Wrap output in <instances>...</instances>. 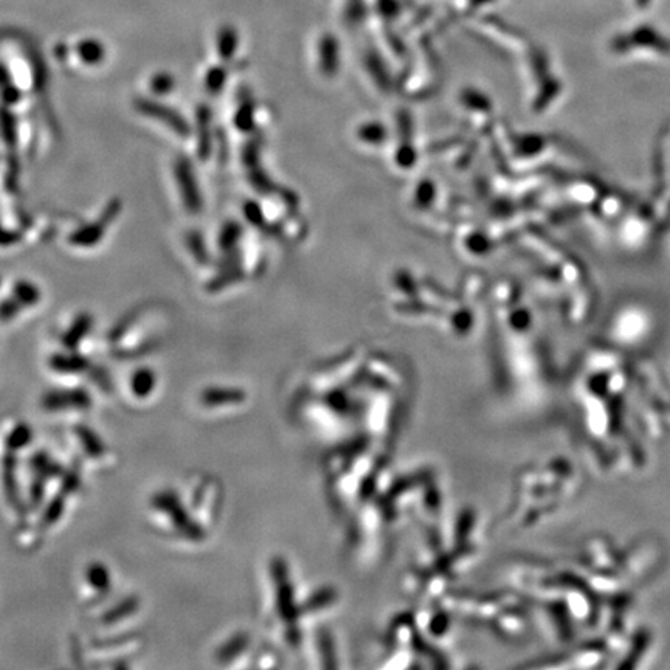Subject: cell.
I'll use <instances>...</instances> for the list:
<instances>
[{
	"mask_svg": "<svg viewBox=\"0 0 670 670\" xmlns=\"http://www.w3.org/2000/svg\"><path fill=\"white\" fill-rule=\"evenodd\" d=\"M314 379L301 385L295 396V411L300 422L318 439L340 443L371 439L391 445L400 430L408 385L399 380L372 376Z\"/></svg>",
	"mask_w": 670,
	"mask_h": 670,
	"instance_id": "1",
	"label": "cell"
},
{
	"mask_svg": "<svg viewBox=\"0 0 670 670\" xmlns=\"http://www.w3.org/2000/svg\"><path fill=\"white\" fill-rule=\"evenodd\" d=\"M478 519L467 511L455 520L452 534L438 528L430 534L416 560L407 571L405 588L411 598L433 600L455 577L461 576L479 554Z\"/></svg>",
	"mask_w": 670,
	"mask_h": 670,
	"instance_id": "2",
	"label": "cell"
}]
</instances>
